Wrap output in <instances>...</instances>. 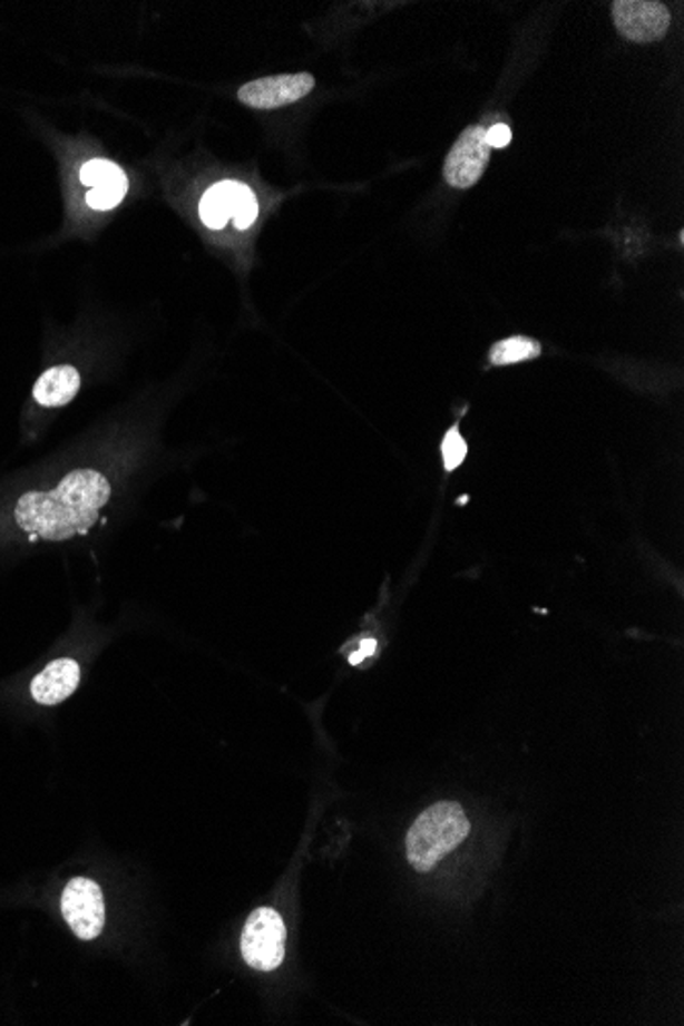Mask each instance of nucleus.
Masks as SVG:
<instances>
[{
    "instance_id": "4468645a",
    "label": "nucleus",
    "mask_w": 684,
    "mask_h": 1026,
    "mask_svg": "<svg viewBox=\"0 0 684 1026\" xmlns=\"http://www.w3.org/2000/svg\"><path fill=\"white\" fill-rule=\"evenodd\" d=\"M256 212H258V205H256V199H254L253 190L248 189L246 185H242V183H236L234 212H232V219H234L236 228H251L254 219H256Z\"/></svg>"
},
{
    "instance_id": "f8f14e48",
    "label": "nucleus",
    "mask_w": 684,
    "mask_h": 1026,
    "mask_svg": "<svg viewBox=\"0 0 684 1026\" xmlns=\"http://www.w3.org/2000/svg\"><path fill=\"white\" fill-rule=\"evenodd\" d=\"M127 193V177L119 178V180H111V183H105V185H99L95 189H90L87 193V203H89L92 209H99V212H107V209H114L117 207L121 199L126 197Z\"/></svg>"
},
{
    "instance_id": "f03ea898",
    "label": "nucleus",
    "mask_w": 684,
    "mask_h": 1026,
    "mask_svg": "<svg viewBox=\"0 0 684 1026\" xmlns=\"http://www.w3.org/2000/svg\"><path fill=\"white\" fill-rule=\"evenodd\" d=\"M469 830L471 825L459 803H434L420 813L419 820L408 832V861L419 873H429L437 862H441L443 857L468 838Z\"/></svg>"
},
{
    "instance_id": "f3484780",
    "label": "nucleus",
    "mask_w": 684,
    "mask_h": 1026,
    "mask_svg": "<svg viewBox=\"0 0 684 1026\" xmlns=\"http://www.w3.org/2000/svg\"><path fill=\"white\" fill-rule=\"evenodd\" d=\"M375 652H378V642H375V639H365V642L361 644V649H359L356 654H351V664H359V662H363L368 656H373Z\"/></svg>"
},
{
    "instance_id": "39448f33",
    "label": "nucleus",
    "mask_w": 684,
    "mask_h": 1026,
    "mask_svg": "<svg viewBox=\"0 0 684 1026\" xmlns=\"http://www.w3.org/2000/svg\"><path fill=\"white\" fill-rule=\"evenodd\" d=\"M62 913L80 940H95L105 926L101 887L87 877H75L63 889Z\"/></svg>"
},
{
    "instance_id": "6e6552de",
    "label": "nucleus",
    "mask_w": 684,
    "mask_h": 1026,
    "mask_svg": "<svg viewBox=\"0 0 684 1026\" xmlns=\"http://www.w3.org/2000/svg\"><path fill=\"white\" fill-rule=\"evenodd\" d=\"M80 683V666L70 658L50 662L31 683V697L39 705H58L77 691Z\"/></svg>"
},
{
    "instance_id": "1a4fd4ad",
    "label": "nucleus",
    "mask_w": 684,
    "mask_h": 1026,
    "mask_svg": "<svg viewBox=\"0 0 684 1026\" xmlns=\"http://www.w3.org/2000/svg\"><path fill=\"white\" fill-rule=\"evenodd\" d=\"M80 390V375L70 365L50 368L33 388V400L46 408H60L75 400Z\"/></svg>"
},
{
    "instance_id": "9d476101",
    "label": "nucleus",
    "mask_w": 684,
    "mask_h": 1026,
    "mask_svg": "<svg viewBox=\"0 0 684 1026\" xmlns=\"http://www.w3.org/2000/svg\"><path fill=\"white\" fill-rule=\"evenodd\" d=\"M234 193L236 180H224L203 195L199 214L207 228L219 229L228 224L234 212Z\"/></svg>"
},
{
    "instance_id": "9b49d317",
    "label": "nucleus",
    "mask_w": 684,
    "mask_h": 1026,
    "mask_svg": "<svg viewBox=\"0 0 684 1026\" xmlns=\"http://www.w3.org/2000/svg\"><path fill=\"white\" fill-rule=\"evenodd\" d=\"M541 344L529 339V336H510L505 341H498L490 349V363L495 368H505V365H515L522 361H531L541 356Z\"/></svg>"
},
{
    "instance_id": "ddd939ff",
    "label": "nucleus",
    "mask_w": 684,
    "mask_h": 1026,
    "mask_svg": "<svg viewBox=\"0 0 684 1026\" xmlns=\"http://www.w3.org/2000/svg\"><path fill=\"white\" fill-rule=\"evenodd\" d=\"M124 177L126 175H124V170L119 166L109 163V160H101V158H95V160H90V163L80 168L82 185H87L90 189Z\"/></svg>"
},
{
    "instance_id": "20e7f679",
    "label": "nucleus",
    "mask_w": 684,
    "mask_h": 1026,
    "mask_svg": "<svg viewBox=\"0 0 684 1026\" xmlns=\"http://www.w3.org/2000/svg\"><path fill=\"white\" fill-rule=\"evenodd\" d=\"M492 148L486 141V127L469 126L461 131L444 160V180L456 189H469L482 178Z\"/></svg>"
},
{
    "instance_id": "423d86ee",
    "label": "nucleus",
    "mask_w": 684,
    "mask_h": 1026,
    "mask_svg": "<svg viewBox=\"0 0 684 1026\" xmlns=\"http://www.w3.org/2000/svg\"><path fill=\"white\" fill-rule=\"evenodd\" d=\"M613 21L623 39L632 43H652L668 33L672 17L662 2L617 0L613 2Z\"/></svg>"
},
{
    "instance_id": "f257e3e1",
    "label": "nucleus",
    "mask_w": 684,
    "mask_h": 1026,
    "mask_svg": "<svg viewBox=\"0 0 684 1026\" xmlns=\"http://www.w3.org/2000/svg\"><path fill=\"white\" fill-rule=\"evenodd\" d=\"M111 498L109 480L97 469H75L50 492H26L17 500V525L46 541L89 531Z\"/></svg>"
},
{
    "instance_id": "dca6fc26",
    "label": "nucleus",
    "mask_w": 684,
    "mask_h": 1026,
    "mask_svg": "<svg viewBox=\"0 0 684 1026\" xmlns=\"http://www.w3.org/2000/svg\"><path fill=\"white\" fill-rule=\"evenodd\" d=\"M512 140V131L507 124H496V126L486 129V141L490 148H507Z\"/></svg>"
},
{
    "instance_id": "2eb2a0df",
    "label": "nucleus",
    "mask_w": 684,
    "mask_h": 1026,
    "mask_svg": "<svg viewBox=\"0 0 684 1026\" xmlns=\"http://www.w3.org/2000/svg\"><path fill=\"white\" fill-rule=\"evenodd\" d=\"M441 456H443V466L447 471H456L466 461L468 443L463 441V437L459 434L457 427L449 429L444 434L443 443H441Z\"/></svg>"
},
{
    "instance_id": "0eeeda50",
    "label": "nucleus",
    "mask_w": 684,
    "mask_h": 1026,
    "mask_svg": "<svg viewBox=\"0 0 684 1026\" xmlns=\"http://www.w3.org/2000/svg\"><path fill=\"white\" fill-rule=\"evenodd\" d=\"M316 87V80L307 72L295 75H280V77H265L246 82L238 89V99L242 105L251 109L271 111L281 109L307 97Z\"/></svg>"
},
{
    "instance_id": "7ed1b4c3",
    "label": "nucleus",
    "mask_w": 684,
    "mask_h": 1026,
    "mask_svg": "<svg viewBox=\"0 0 684 1026\" xmlns=\"http://www.w3.org/2000/svg\"><path fill=\"white\" fill-rule=\"evenodd\" d=\"M287 930L280 913L258 908L246 920L242 932V957L256 971H273L283 964Z\"/></svg>"
}]
</instances>
